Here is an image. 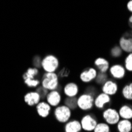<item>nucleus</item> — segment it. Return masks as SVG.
Instances as JSON below:
<instances>
[{
  "instance_id": "1",
  "label": "nucleus",
  "mask_w": 132,
  "mask_h": 132,
  "mask_svg": "<svg viewBox=\"0 0 132 132\" xmlns=\"http://www.w3.org/2000/svg\"><path fill=\"white\" fill-rule=\"evenodd\" d=\"M59 84L58 75L55 73H46L42 79V86L47 90H54Z\"/></svg>"
},
{
  "instance_id": "2",
  "label": "nucleus",
  "mask_w": 132,
  "mask_h": 132,
  "mask_svg": "<svg viewBox=\"0 0 132 132\" xmlns=\"http://www.w3.org/2000/svg\"><path fill=\"white\" fill-rule=\"evenodd\" d=\"M41 65L47 73H54L58 68L59 60L54 55H47L42 60Z\"/></svg>"
},
{
  "instance_id": "3",
  "label": "nucleus",
  "mask_w": 132,
  "mask_h": 132,
  "mask_svg": "<svg viewBox=\"0 0 132 132\" xmlns=\"http://www.w3.org/2000/svg\"><path fill=\"white\" fill-rule=\"evenodd\" d=\"M38 75V70L36 68H29L23 75L24 82L29 87H36L40 84L39 80H36L34 77Z\"/></svg>"
},
{
  "instance_id": "4",
  "label": "nucleus",
  "mask_w": 132,
  "mask_h": 132,
  "mask_svg": "<svg viewBox=\"0 0 132 132\" xmlns=\"http://www.w3.org/2000/svg\"><path fill=\"white\" fill-rule=\"evenodd\" d=\"M55 116L57 120L60 123H66L70 118L71 111L66 105L59 106L55 110Z\"/></svg>"
},
{
  "instance_id": "5",
  "label": "nucleus",
  "mask_w": 132,
  "mask_h": 132,
  "mask_svg": "<svg viewBox=\"0 0 132 132\" xmlns=\"http://www.w3.org/2000/svg\"><path fill=\"white\" fill-rule=\"evenodd\" d=\"M93 105V97L89 94L85 93L78 98V107L81 110L86 111L92 109Z\"/></svg>"
},
{
  "instance_id": "6",
  "label": "nucleus",
  "mask_w": 132,
  "mask_h": 132,
  "mask_svg": "<svg viewBox=\"0 0 132 132\" xmlns=\"http://www.w3.org/2000/svg\"><path fill=\"white\" fill-rule=\"evenodd\" d=\"M103 117L106 123L110 125L117 124L119 121V118H120L119 112L113 109H106L103 113Z\"/></svg>"
},
{
  "instance_id": "7",
  "label": "nucleus",
  "mask_w": 132,
  "mask_h": 132,
  "mask_svg": "<svg viewBox=\"0 0 132 132\" xmlns=\"http://www.w3.org/2000/svg\"><path fill=\"white\" fill-rule=\"evenodd\" d=\"M81 127L83 130H85L86 131H92L94 130L96 126L97 125V123L96 121V119H94L91 116H85L81 121Z\"/></svg>"
},
{
  "instance_id": "8",
  "label": "nucleus",
  "mask_w": 132,
  "mask_h": 132,
  "mask_svg": "<svg viewBox=\"0 0 132 132\" xmlns=\"http://www.w3.org/2000/svg\"><path fill=\"white\" fill-rule=\"evenodd\" d=\"M110 74L111 75L116 79L123 78L126 74L125 68L120 64H115L110 67Z\"/></svg>"
},
{
  "instance_id": "9",
  "label": "nucleus",
  "mask_w": 132,
  "mask_h": 132,
  "mask_svg": "<svg viewBox=\"0 0 132 132\" xmlns=\"http://www.w3.org/2000/svg\"><path fill=\"white\" fill-rule=\"evenodd\" d=\"M119 47L123 52L132 53V37L129 35L122 37L119 40Z\"/></svg>"
},
{
  "instance_id": "10",
  "label": "nucleus",
  "mask_w": 132,
  "mask_h": 132,
  "mask_svg": "<svg viewBox=\"0 0 132 132\" xmlns=\"http://www.w3.org/2000/svg\"><path fill=\"white\" fill-rule=\"evenodd\" d=\"M102 91L104 93L108 95H115L118 91V86L117 84L111 80L106 81L102 87Z\"/></svg>"
},
{
  "instance_id": "11",
  "label": "nucleus",
  "mask_w": 132,
  "mask_h": 132,
  "mask_svg": "<svg viewBox=\"0 0 132 132\" xmlns=\"http://www.w3.org/2000/svg\"><path fill=\"white\" fill-rule=\"evenodd\" d=\"M97 72L94 68H90L88 70L83 71L80 75V79L83 82H89L97 78Z\"/></svg>"
},
{
  "instance_id": "12",
  "label": "nucleus",
  "mask_w": 132,
  "mask_h": 132,
  "mask_svg": "<svg viewBox=\"0 0 132 132\" xmlns=\"http://www.w3.org/2000/svg\"><path fill=\"white\" fill-rule=\"evenodd\" d=\"M25 102L29 104V106H32L35 104H38L40 102V100L41 99L40 95L37 92H31L27 93L25 96Z\"/></svg>"
},
{
  "instance_id": "13",
  "label": "nucleus",
  "mask_w": 132,
  "mask_h": 132,
  "mask_svg": "<svg viewBox=\"0 0 132 132\" xmlns=\"http://www.w3.org/2000/svg\"><path fill=\"white\" fill-rule=\"evenodd\" d=\"M110 101H111L110 96L103 93L99 94L97 97V98H96L94 101V104L96 107L98 108V109H103L104 104L109 103Z\"/></svg>"
},
{
  "instance_id": "14",
  "label": "nucleus",
  "mask_w": 132,
  "mask_h": 132,
  "mask_svg": "<svg viewBox=\"0 0 132 132\" xmlns=\"http://www.w3.org/2000/svg\"><path fill=\"white\" fill-rule=\"evenodd\" d=\"M47 101L50 105L52 106H57L61 101V96L59 92L55 90H52L47 96Z\"/></svg>"
},
{
  "instance_id": "15",
  "label": "nucleus",
  "mask_w": 132,
  "mask_h": 132,
  "mask_svg": "<svg viewBox=\"0 0 132 132\" xmlns=\"http://www.w3.org/2000/svg\"><path fill=\"white\" fill-rule=\"evenodd\" d=\"M63 91H64V93L69 97H76V95L78 93V88L75 83L71 82V83L67 84L66 86L64 87Z\"/></svg>"
},
{
  "instance_id": "16",
  "label": "nucleus",
  "mask_w": 132,
  "mask_h": 132,
  "mask_svg": "<svg viewBox=\"0 0 132 132\" xmlns=\"http://www.w3.org/2000/svg\"><path fill=\"white\" fill-rule=\"evenodd\" d=\"M37 110L38 114L41 117H47L50 113L51 107L49 104H47L45 102H40L37 106Z\"/></svg>"
},
{
  "instance_id": "17",
  "label": "nucleus",
  "mask_w": 132,
  "mask_h": 132,
  "mask_svg": "<svg viewBox=\"0 0 132 132\" xmlns=\"http://www.w3.org/2000/svg\"><path fill=\"white\" fill-rule=\"evenodd\" d=\"M94 64L97 67L101 73H106L109 69V63L104 58H97L95 60Z\"/></svg>"
},
{
  "instance_id": "18",
  "label": "nucleus",
  "mask_w": 132,
  "mask_h": 132,
  "mask_svg": "<svg viewBox=\"0 0 132 132\" xmlns=\"http://www.w3.org/2000/svg\"><path fill=\"white\" fill-rule=\"evenodd\" d=\"M117 129L119 132H130L132 130V123L129 119L119 120L117 123Z\"/></svg>"
},
{
  "instance_id": "19",
  "label": "nucleus",
  "mask_w": 132,
  "mask_h": 132,
  "mask_svg": "<svg viewBox=\"0 0 132 132\" xmlns=\"http://www.w3.org/2000/svg\"><path fill=\"white\" fill-rule=\"evenodd\" d=\"M81 124L78 120L70 121L65 127L66 132H79L81 130Z\"/></svg>"
},
{
  "instance_id": "20",
  "label": "nucleus",
  "mask_w": 132,
  "mask_h": 132,
  "mask_svg": "<svg viewBox=\"0 0 132 132\" xmlns=\"http://www.w3.org/2000/svg\"><path fill=\"white\" fill-rule=\"evenodd\" d=\"M119 114L120 118H123V119H132V109L128 105H123L119 109Z\"/></svg>"
},
{
  "instance_id": "21",
  "label": "nucleus",
  "mask_w": 132,
  "mask_h": 132,
  "mask_svg": "<svg viewBox=\"0 0 132 132\" xmlns=\"http://www.w3.org/2000/svg\"><path fill=\"white\" fill-rule=\"evenodd\" d=\"M65 105L68 107L70 110H74L78 107V98L76 97H67L65 100Z\"/></svg>"
},
{
  "instance_id": "22",
  "label": "nucleus",
  "mask_w": 132,
  "mask_h": 132,
  "mask_svg": "<svg viewBox=\"0 0 132 132\" xmlns=\"http://www.w3.org/2000/svg\"><path fill=\"white\" fill-rule=\"evenodd\" d=\"M122 93L127 100H132V82L123 87Z\"/></svg>"
},
{
  "instance_id": "23",
  "label": "nucleus",
  "mask_w": 132,
  "mask_h": 132,
  "mask_svg": "<svg viewBox=\"0 0 132 132\" xmlns=\"http://www.w3.org/2000/svg\"><path fill=\"white\" fill-rule=\"evenodd\" d=\"M94 132H110V127L108 123H97L94 129Z\"/></svg>"
},
{
  "instance_id": "24",
  "label": "nucleus",
  "mask_w": 132,
  "mask_h": 132,
  "mask_svg": "<svg viewBox=\"0 0 132 132\" xmlns=\"http://www.w3.org/2000/svg\"><path fill=\"white\" fill-rule=\"evenodd\" d=\"M124 67L127 70L132 72V53H129L127 56L125 58Z\"/></svg>"
},
{
  "instance_id": "25",
  "label": "nucleus",
  "mask_w": 132,
  "mask_h": 132,
  "mask_svg": "<svg viewBox=\"0 0 132 132\" xmlns=\"http://www.w3.org/2000/svg\"><path fill=\"white\" fill-rule=\"evenodd\" d=\"M122 49H121V47H114L112 49L111 51V54L113 57L115 58H118L119 57L120 55H122Z\"/></svg>"
},
{
  "instance_id": "26",
  "label": "nucleus",
  "mask_w": 132,
  "mask_h": 132,
  "mask_svg": "<svg viewBox=\"0 0 132 132\" xmlns=\"http://www.w3.org/2000/svg\"><path fill=\"white\" fill-rule=\"evenodd\" d=\"M105 73H101L98 75H97V78H96L95 79H96V81H97V83H99V84H104V82L107 81L106 79H107V76L104 75Z\"/></svg>"
},
{
  "instance_id": "27",
  "label": "nucleus",
  "mask_w": 132,
  "mask_h": 132,
  "mask_svg": "<svg viewBox=\"0 0 132 132\" xmlns=\"http://www.w3.org/2000/svg\"><path fill=\"white\" fill-rule=\"evenodd\" d=\"M37 93H38V94L40 95V97L41 99L45 98V97H47V94H48V93H47V89H45V88L43 87V86L39 87V88L37 89Z\"/></svg>"
},
{
  "instance_id": "28",
  "label": "nucleus",
  "mask_w": 132,
  "mask_h": 132,
  "mask_svg": "<svg viewBox=\"0 0 132 132\" xmlns=\"http://www.w3.org/2000/svg\"><path fill=\"white\" fill-rule=\"evenodd\" d=\"M127 10H128L130 12H131V13H132V0H130V1L127 3Z\"/></svg>"
},
{
  "instance_id": "29",
  "label": "nucleus",
  "mask_w": 132,
  "mask_h": 132,
  "mask_svg": "<svg viewBox=\"0 0 132 132\" xmlns=\"http://www.w3.org/2000/svg\"><path fill=\"white\" fill-rule=\"evenodd\" d=\"M129 22L130 23V24H132V15L130 17V18H129Z\"/></svg>"
}]
</instances>
